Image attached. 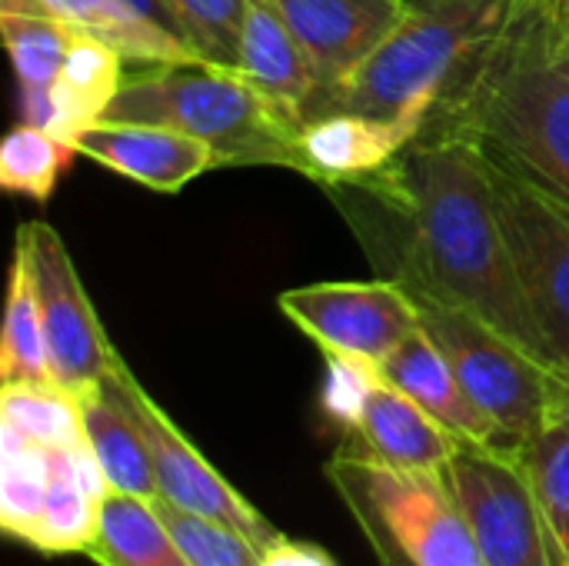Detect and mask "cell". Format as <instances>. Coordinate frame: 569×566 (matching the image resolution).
I'll list each match as a JSON object with an SVG mask.
<instances>
[{
    "instance_id": "obj_32",
    "label": "cell",
    "mask_w": 569,
    "mask_h": 566,
    "mask_svg": "<svg viewBox=\"0 0 569 566\" xmlns=\"http://www.w3.org/2000/svg\"><path fill=\"white\" fill-rule=\"evenodd\" d=\"M263 566H333V560L320 547H310V544L283 537L280 544H273L263 554Z\"/></svg>"
},
{
    "instance_id": "obj_24",
    "label": "cell",
    "mask_w": 569,
    "mask_h": 566,
    "mask_svg": "<svg viewBox=\"0 0 569 566\" xmlns=\"http://www.w3.org/2000/svg\"><path fill=\"white\" fill-rule=\"evenodd\" d=\"M569 566V390L517 457Z\"/></svg>"
},
{
    "instance_id": "obj_29",
    "label": "cell",
    "mask_w": 569,
    "mask_h": 566,
    "mask_svg": "<svg viewBox=\"0 0 569 566\" xmlns=\"http://www.w3.org/2000/svg\"><path fill=\"white\" fill-rule=\"evenodd\" d=\"M203 63L240 70V30L250 0H167Z\"/></svg>"
},
{
    "instance_id": "obj_27",
    "label": "cell",
    "mask_w": 569,
    "mask_h": 566,
    "mask_svg": "<svg viewBox=\"0 0 569 566\" xmlns=\"http://www.w3.org/2000/svg\"><path fill=\"white\" fill-rule=\"evenodd\" d=\"M0 424H10L40 444H87L77 397L60 390L57 384L3 387Z\"/></svg>"
},
{
    "instance_id": "obj_20",
    "label": "cell",
    "mask_w": 569,
    "mask_h": 566,
    "mask_svg": "<svg viewBox=\"0 0 569 566\" xmlns=\"http://www.w3.org/2000/svg\"><path fill=\"white\" fill-rule=\"evenodd\" d=\"M0 33L17 77L20 120L47 130L53 120V87L60 80L73 27L50 13L0 10Z\"/></svg>"
},
{
    "instance_id": "obj_14",
    "label": "cell",
    "mask_w": 569,
    "mask_h": 566,
    "mask_svg": "<svg viewBox=\"0 0 569 566\" xmlns=\"http://www.w3.org/2000/svg\"><path fill=\"white\" fill-rule=\"evenodd\" d=\"M77 153L153 190V193H180L187 183L217 170V153L163 123H123V120H100L77 137Z\"/></svg>"
},
{
    "instance_id": "obj_28",
    "label": "cell",
    "mask_w": 569,
    "mask_h": 566,
    "mask_svg": "<svg viewBox=\"0 0 569 566\" xmlns=\"http://www.w3.org/2000/svg\"><path fill=\"white\" fill-rule=\"evenodd\" d=\"M157 517L167 524L190 566H263V550L240 530L207 520L200 514L180 510L167 500H150Z\"/></svg>"
},
{
    "instance_id": "obj_4",
    "label": "cell",
    "mask_w": 569,
    "mask_h": 566,
    "mask_svg": "<svg viewBox=\"0 0 569 566\" xmlns=\"http://www.w3.org/2000/svg\"><path fill=\"white\" fill-rule=\"evenodd\" d=\"M497 7L500 0H410L400 27L347 80L303 107L300 127L327 113L423 127L457 60Z\"/></svg>"
},
{
    "instance_id": "obj_11",
    "label": "cell",
    "mask_w": 569,
    "mask_h": 566,
    "mask_svg": "<svg viewBox=\"0 0 569 566\" xmlns=\"http://www.w3.org/2000/svg\"><path fill=\"white\" fill-rule=\"evenodd\" d=\"M103 384L120 397V404L130 410V417L137 420V427L147 440L160 500L240 530L263 554L283 540V534L253 504H247V497H240L213 470V464H207L200 457V450L177 430V424L153 404V397L140 387V380L133 377V370L127 367L123 357L117 360V367L110 370V377Z\"/></svg>"
},
{
    "instance_id": "obj_8",
    "label": "cell",
    "mask_w": 569,
    "mask_h": 566,
    "mask_svg": "<svg viewBox=\"0 0 569 566\" xmlns=\"http://www.w3.org/2000/svg\"><path fill=\"white\" fill-rule=\"evenodd\" d=\"M447 480L483 566H567L517 457L460 444Z\"/></svg>"
},
{
    "instance_id": "obj_17",
    "label": "cell",
    "mask_w": 569,
    "mask_h": 566,
    "mask_svg": "<svg viewBox=\"0 0 569 566\" xmlns=\"http://www.w3.org/2000/svg\"><path fill=\"white\" fill-rule=\"evenodd\" d=\"M417 123L397 120H370L357 113H327L303 123V153H307V180L320 190L367 177L383 170L393 157H400L413 140Z\"/></svg>"
},
{
    "instance_id": "obj_5",
    "label": "cell",
    "mask_w": 569,
    "mask_h": 566,
    "mask_svg": "<svg viewBox=\"0 0 569 566\" xmlns=\"http://www.w3.org/2000/svg\"><path fill=\"white\" fill-rule=\"evenodd\" d=\"M323 474L383 566H483L447 470H400L340 447Z\"/></svg>"
},
{
    "instance_id": "obj_21",
    "label": "cell",
    "mask_w": 569,
    "mask_h": 566,
    "mask_svg": "<svg viewBox=\"0 0 569 566\" xmlns=\"http://www.w3.org/2000/svg\"><path fill=\"white\" fill-rule=\"evenodd\" d=\"M83 434L93 450V460L113 494L157 500V474L147 450V440L130 417V410L120 404V397L100 384L97 390L83 394L80 400Z\"/></svg>"
},
{
    "instance_id": "obj_13",
    "label": "cell",
    "mask_w": 569,
    "mask_h": 566,
    "mask_svg": "<svg viewBox=\"0 0 569 566\" xmlns=\"http://www.w3.org/2000/svg\"><path fill=\"white\" fill-rule=\"evenodd\" d=\"M307 57L320 90L347 80L407 17L410 0H273ZM317 90V93H320Z\"/></svg>"
},
{
    "instance_id": "obj_31",
    "label": "cell",
    "mask_w": 569,
    "mask_h": 566,
    "mask_svg": "<svg viewBox=\"0 0 569 566\" xmlns=\"http://www.w3.org/2000/svg\"><path fill=\"white\" fill-rule=\"evenodd\" d=\"M110 7L153 47L160 63H187L200 60L197 50L187 43L183 27L177 23L167 0H110ZM203 63V60H200Z\"/></svg>"
},
{
    "instance_id": "obj_23",
    "label": "cell",
    "mask_w": 569,
    "mask_h": 566,
    "mask_svg": "<svg viewBox=\"0 0 569 566\" xmlns=\"http://www.w3.org/2000/svg\"><path fill=\"white\" fill-rule=\"evenodd\" d=\"M0 380H3V387H47V384H53L33 277H30V267L17 247H13V264H10V280H7Z\"/></svg>"
},
{
    "instance_id": "obj_26",
    "label": "cell",
    "mask_w": 569,
    "mask_h": 566,
    "mask_svg": "<svg viewBox=\"0 0 569 566\" xmlns=\"http://www.w3.org/2000/svg\"><path fill=\"white\" fill-rule=\"evenodd\" d=\"M73 157L77 147L57 140L43 127L20 120L0 143V187L47 203Z\"/></svg>"
},
{
    "instance_id": "obj_12",
    "label": "cell",
    "mask_w": 569,
    "mask_h": 566,
    "mask_svg": "<svg viewBox=\"0 0 569 566\" xmlns=\"http://www.w3.org/2000/svg\"><path fill=\"white\" fill-rule=\"evenodd\" d=\"M340 377V417L350 427V444L380 464L400 470L443 474L460 440L440 427L417 400L387 384L373 367L333 360Z\"/></svg>"
},
{
    "instance_id": "obj_18",
    "label": "cell",
    "mask_w": 569,
    "mask_h": 566,
    "mask_svg": "<svg viewBox=\"0 0 569 566\" xmlns=\"http://www.w3.org/2000/svg\"><path fill=\"white\" fill-rule=\"evenodd\" d=\"M240 73L297 120L320 90L313 60L273 0H250L247 7L240 30Z\"/></svg>"
},
{
    "instance_id": "obj_10",
    "label": "cell",
    "mask_w": 569,
    "mask_h": 566,
    "mask_svg": "<svg viewBox=\"0 0 569 566\" xmlns=\"http://www.w3.org/2000/svg\"><path fill=\"white\" fill-rule=\"evenodd\" d=\"M277 307L330 360H350L373 370L420 330L413 297L390 277L293 287L277 297Z\"/></svg>"
},
{
    "instance_id": "obj_22",
    "label": "cell",
    "mask_w": 569,
    "mask_h": 566,
    "mask_svg": "<svg viewBox=\"0 0 569 566\" xmlns=\"http://www.w3.org/2000/svg\"><path fill=\"white\" fill-rule=\"evenodd\" d=\"M87 557L100 566H190L150 500L107 494Z\"/></svg>"
},
{
    "instance_id": "obj_19",
    "label": "cell",
    "mask_w": 569,
    "mask_h": 566,
    "mask_svg": "<svg viewBox=\"0 0 569 566\" xmlns=\"http://www.w3.org/2000/svg\"><path fill=\"white\" fill-rule=\"evenodd\" d=\"M123 63L127 60L120 57V50L93 33L73 30L60 80L53 87V120L47 133L73 147L83 130L100 123L127 77Z\"/></svg>"
},
{
    "instance_id": "obj_9",
    "label": "cell",
    "mask_w": 569,
    "mask_h": 566,
    "mask_svg": "<svg viewBox=\"0 0 569 566\" xmlns=\"http://www.w3.org/2000/svg\"><path fill=\"white\" fill-rule=\"evenodd\" d=\"M17 250L33 277L50 377L60 390L80 400L110 377L120 354L87 297L63 237L47 220H30L17 227Z\"/></svg>"
},
{
    "instance_id": "obj_2",
    "label": "cell",
    "mask_w": 569,
    "mask_h": 566,
    "mask_svg": "<svg viewBox=\"0 0 569 566\" xmlns=\"http://www.w3.org/2000/svg\"><path fill=\"white\" fill-rule=\"evenodd\" d=\"M417 137H457L569 200V0H500Z\"/></svg>"
},
{
    "instance_id": "obj_3",
    "label": "cell",
    "mask_w": 569,
    "mask_h": 566,
    "mask_svg": "<svg viewBox=\"0 0 569 566\" xmlns=\"http://www.w3.org/2000/svg\"><path fill=\"white\" fill-rule=\"evenodd\" d=\"M103 120L163 123L203 140L220 167H280L307 177L303 127L240 70L150 63L123 77Z\"/></svg>"
},
{
    "instance_id": "obj_15",
    "label": "cell",
    "mask_w": 569,
    "mask_h": 566,
    "mask_svg": "<svg viewBox=\"0 0 569 566\" xmlns=\"http://www.w3.org/2000/svg\"><path fill=\"white\" fill-rule=\"evenodd\" d=\"M110 487L90 444H47V487L30 550L47 557L87 554Z\"/></svg>"
},
{
    "instance_id": "obj_16",
    "label": "cell",
    "mask_w": 569,
    "mask_h": 566,
    "mask_svg": "<svg viewBox=\"0 0 569 566\" xmlns=\"http://www.w3.org/2000/svg\"><path fill=\"white\" fill-rule=\"evenodd\" d=\"M377 374L393 384L400 394L417 400L440 427H447L460 444H477L507 454V444L493 420L470 400L453 367L433 344V337L420 327L413 330L380 367ZM513 457V454H510Z\"/></svg>"
},
{
    "instance_id": "obj_1",
    "label": "cell",
    "mask_w": 569,
    "mask_h": 566,
    "mask_svg": "<svg viewBox=\"0 0 569 566\" xmlns=\"http://www.w3.org/2000/svg\"><path fill=\"white\" fill-rule=\"evenodd\" d=\"M323 193L383 277L477 314L540 360L480 147L457 137H417L383 170Z\"/></svg>"
},
{
    "instance_id": "obj_33",
    "label": "cell",
    "mask_w": 569,
    "mask_h": 566,
    "mask_svg": "<svg viewBox=\"0 0 569 566\" xmlns=\"http://www.w3.org/2000/svg\"><path fill=\"white\" fill-rule=\"evenodd\" d=\"M0 10H10V13H47L40 0H0Z\"/></svg>"
},
{
    "instance_id": "obj_7",
    "label": "cell",
    "mask_w": 569,
    "mask_h": 566,
    "mask_svg": "<svg viewBox=\"0 0 569 566\" xmlns=\"http://www.w3.org/2000/svg\"><path fill=\"white\" fill-rule=\"evenodd\" d=\"M487 170L497 217L537 330L540 360L569 384V200L517 177L490 157Z\"/></svg>"
},
{
    "instance_id": "obj_25",
    "label": "cell",
    "mask_w": 569,
    "mask_h": 566,
    "mask_svg": "<svg viewBox=\"0 0 569 566\" xmlns=\"http://www.w3.org/2000/svg\"><path fill=\"white\" fill-rule=\"evenodd\" d=\"M47 487V444L0 424V527L30 547Z\"/></svg>"
},
{
    "instance_id": "obj_6",
    "label": "cell",
    "mask_w": 569,
    "mask_h": 566,
    "mask_svg": "<svg viewBox=\"0 0 569 566\" xmlns=\"http://www.w3.org/2000/svg\"><path fill=\"white\" fill-rule=\"evenodd\" d=\"M410 297L420 310V327L433 337L470 400L493 420L507 454L520 457V450L533 440L569 390L567 380L550 374L540 360H533L477 314L427 294Z\"/></svg>"
},
{
    "instance_id": "obj_30",
    "label": "cell",
    "mask_w": 569,
    "mask_h": 566,
    "mask_svg": "<svg viewBox=\"0 0 569 566\" xmlns=\"http://www.w3.org/2000/svg\"><path fill=\"white\" fill-rule=\"evenodd\" d=\"M40 3L50 17L63 20L67 27L93 33L113 50H120L127 63H140V67L160 63L153 47L110 7V0H40Z\"/></svg>"
}]
</instances>
